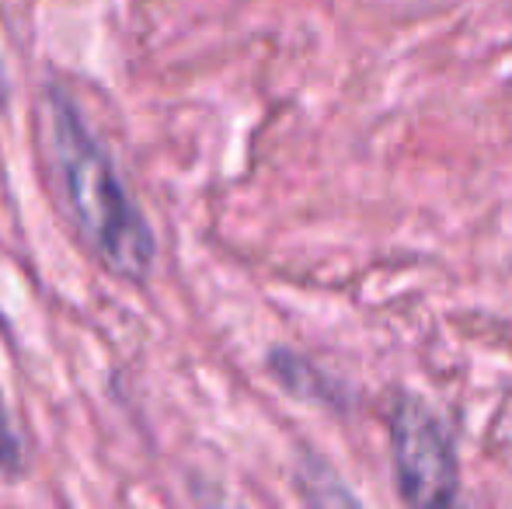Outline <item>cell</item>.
<instances>
[{
    "mask_svg": "<svg viewBox=\"0 0 512 509\" xmlns=\"http://www.w3.org/2000/svg\"><path fill=\"white\" fill-rule=\"evenodd\" d=\"M42 136L49 178L74 231L112 276L143 283L157 258L154 231L81 105L56 84L42 91Z\"/></svg>",
    "mask_w": 512,
    "mask_h": 509,
    "instance_id": "obj_1",
    "label": "cell"
},
{
    "mask_svg": "<svg viewBox=\"0 0 512 509\" xmlns=\"http://www.w3.org/2000/svg\"><path fill=\"white\" fill-rule=\"evenodd\" d=\"M7 98V77H4V63H0V105H4Z\"/></svg>",
    "mask_w": 512,
    "mask_h": 509,
    "instance_id": "obj_4",
    "label": "cell"
},
{
    "mask_svg": "<svg viewBox=\"0 0 512 509\" xmlns=\"http://www.w3.org/2000/svg\"><path fill=\"white\" fill-rule=\"evenodd\" d=\"M25 468V457H21V440L11 426V415H7L4 401H0V471L4 475H18Z\"/></svg>",
    "mask_w": 512,
    "mask_h": 509,
    "instance_id": "obj_3",
    "label": "cell"
},
{
    "mask_svg": "<svg viewBox=\"0 0 512 509\" xmlns=\"http://www.w3.org/2000/svg\"><path fill=\"white\" fill-rule=\"evenodd\" d=\"M394 471L408 503L436 506L457 496V450L446 422L429 405L401 398L391 415Z\"/></svg>",
    "mask_w": 512,
    "mask_h": 509,
    "instance_id": "obj_2",
    "label": "cell"
}]
</instances>
